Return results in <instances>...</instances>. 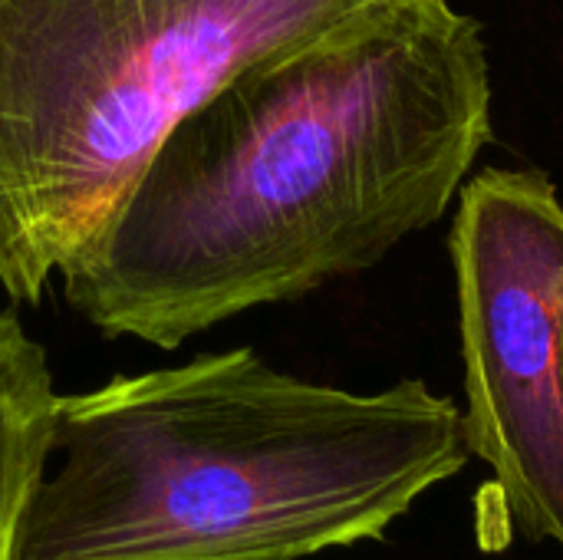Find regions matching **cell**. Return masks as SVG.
<instances>
[{"label": "cell", "instance_id": "1", "mask_svg": "<svg viewBox=\"0 0 563 560\" xmlns=\"http://www.w3.org/2000/svg\"><path fill=\"white\" fill-rule=\"evenodd\" d=\"M492 142L482 23L389 0L195 106L59 264L102 337L158 350L300 300L435 224Z\"/></svg>", "mask_w": 563, "mask_h": 560}, {"label": "cell", "instance_id": "2", "mask_svg": "<svg viewBox=\"0 0 563 560\" xmlns=\"http://www.w3.org/2000/svg\"><path fill=\"white\" fill-rule=\"evenodd\" d=\"M49 459L13 560H307L383 538L472 449L422 380L353 393L231 350L59 396Z\"/></svg>", "mask_w": 563, "mask_h": 560}, {"label": "cell", "instance_id": "3", "mask_svg": "<svg viewBox=\"0 0 563 560\" xmlns=\"http://www.w3.org/2000/svg\"><path fill=\"white\" fill-rule=\"evenodd\" d=\"M389 0H0V284L40 304L162 139L238 73Z\"/></svg>", "mask_w": 563, "mask_h": 560}, {"label": "cell", "instance_id": "4", "mask_svg": "<svg viewBox=\"0 0 563 560\" xmlns=\"http://www.w3.org/2000/svg\"><path fill=\"white\" fill-rule=\"evenodd\" d=\"M452 267L465 363V439L492 502L563 551V201L541 168L462 185Z\"/></svg>", "mask_w": 563, "mask_h": 560}, {"label": "cell", "instance_id": "5", "mask_svg": "<svg viewBox=\"0 0 563 560\" xmlns=\"http://www.w3.org/2000/svg\"><path fill=\"white\" fill-rule=\"evenodd\" d=\"M59 393L46 353L16 314H0V560H13L20 518L40 485L56 426Z\"/></svg>", "mask_w": 563, "mask_h": 560}, {"label": "cell", "instance_id": "6", "mask_svg": "<svg viewBox=\"0 0 563 560\" xmlns=\"http://www.w3.org/2000/svg\"><path fill=\"white\" fill-rule=\"evenodd\" d=\"M561 337H563V310H561Z\"/></svg>", "mask_w": 563, "mask_h": 560}]
</instances>
